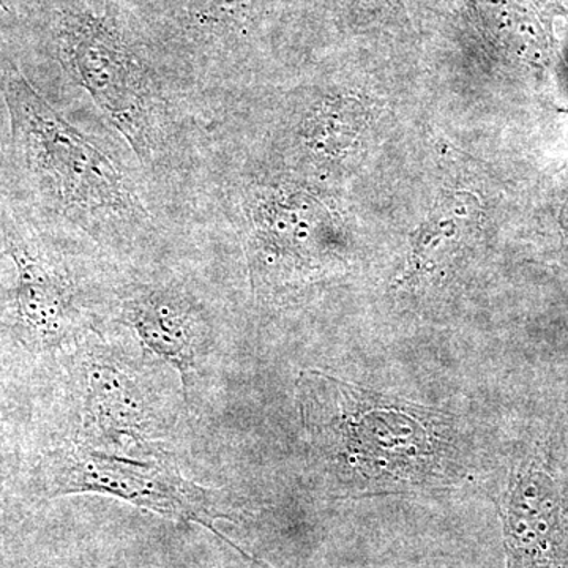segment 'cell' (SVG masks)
Listing matches in <instances>:
<instances>
[{
  "mask_svg": "<svg viewBox=\"0 0 568 568\" xmlns=\"http://www.w3.org/2000/svg\"><path fill=\"white\" fill-rule=\"evenodd\" d=\"M13 159L37 205L91 237L155 227L145 189L78 126L59 114L13 67H3Z\"/></svg>",
  "mask_w": 568,
  "mask_h": 568,
  "instance_id": "cell-1",
  "label": "cell"
},
{
  "mask_svg": "<svg viewBox=\"0 0 568 568\" xmlns=\"http://www.w3.org/2000/svg\"><path fill=\"white\" fill-rule=\"evenodd\" d=\"M47 484L52 495L99 493L119 497L166 518L197 523L230 541L215 528V519L227 517L216 508L211 491L186 480L178 469L164 463L134 462L74 447L51 455Z\"/></svg>",
  "mask_w": 568,
  "mask_h": 568,
  "instance_id": "cell-2",
  "label": "cell"
},
{
  "mask_svg": "<svg viewBox=\"0 0 568 568\" xmlns=\"http://www.w3.org/2000/svg\"><path fill=\"white\" fill-rule=\"evenodd\" d=\"M7 245L18 271V323L37 345H55L73 324L74 295L70 283L18 231L7 233Z\"/></svg>",
  "mask_w": 568,
  "mask_h": 568,
  "instance_id": "cell-3",
  "label": "cell"
},
{
  "mask_svg": "<svg viewBox=\"0 0 568 568\" xmlns=\"http://www.w3.org/2000/svg\"><path fill=\"white\" fill-rule=\"evenodd\" d=\"M548 478L518 484L506 511L508 568H564L567 534Z\"/></svg>",
  "mask_w": 568,
  "mask_h": 568,
  "instance_id": "cell-4",
  "label": "cell"
},
{
  "mask_svg": "<svg viewBox=\"0 0 568 568\" xmlns=\"http://www.w3.org/2000/svg\"><path fill=\"white\" fill-rule=\"evenodd\" d=\"M123 320L145 349L181 372L186 386L201 336L200 317L192 301L175 287H141L123 304Z\"/></svg>",
  "mask_w": 568,
  "mask_h": 568,
  "instance_id": "cell-5",
  "label": "cell"
},
{
  "mask_svg": "<svg viewBox=\"0 0 568 568\" xmlns=\"http://www.w3.org/2000/svg\"><path fill=\"white\" fill-rule=\"evenodd\" d=\"M88 426H97L102 435L140 436L144 414L140 395L125 376L110 366L97 365L89 377Z\"/></svg>",
  "mask_w": 568,
  "mask_h": 568,
  "instance_id": "cell-6",
  "label": "cell"
}]
</instances>
